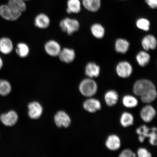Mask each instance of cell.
<instances>
[{
    "mask_svg": "<svg viewBox=\"0 0 157 157\" xmlns=\"http://www.w3.org/2000/svg\"><path fill=\"white\" fill-rule=\"evenodd\" d=\"M134 121V117L132 114L126 112L122 113L120 119L121 126L124 128L132 125Z\"/></svg>",
    "mask_w": 157,
    "mask_h": 157,
    "instance_id": "obj_27",
    "label": "cell"
},
{
    "mask_svg": "<svg viewBox=\"0 0 157 157\" xmlns=\"http://www.w3.org/2000/svg\"><path fill=\"white\" fill-rule=\"evenodd\" d=\"M91 31L92 34L95 38H103L105 36V30L102 25L99 23H95L92 25Z\"/></svg>",
    "mask_w": 157,
    "mask_h": 157,
    "instance_id": "obj_26",
    "label": "cell"
},
{
    "mask_svg": "<svg viewBox=\"0 0 157 157\" xmlns=\"http://www.w3.org/2000/svg\"><path fill=\"white\" fill-rule=\"evenodd\" d=\"M14 49L12 40L7 37L0 39V52L2 54L7 55L11 54Z\"/></svg>",
    "mask_w": 157,
    "mask_h": 157,
    "instance_id": "obj_15",
    "label": "cell"
},
{
    "mask_svg": "<svg viewBox=\"0 0 157 157\" xmlns=\"http://www.w3.org/2000/svg\"><path fill=\"white\" fill-rule=\"evenodd\" d=\"M82 5L87 10L96 13L101 9V0H82Z\"/></svg>",
    "mask_w": 157,
    "mask_h": 157,
    "instance_id": "obj_18",
    "label": "cell"
},
{
    "mask_svg": "<svg viewBox=\"0 0 157 157\" xmlns=\"http://www.w3.org/2000/svg\"><path fill=\"white\" fill-rule=\"evenodd\" d=\"M46 54L52 57H58L62 48L60 43L54 39L47 41L44 46Z\"/></svg>",
    "mask_w": 157,
    "mask_h": 157,
    "instance_id": "obj_6",
    "label": "cell"
},
{
    "mask_svg": "<svg viewBox=\"0 0 157 157\" xmlns=\"http://www.w3.org/2000/svg\"><path fill=\"white\" fill-rule=\"evenodd\" d=\"M28 115L31 119H36L42 115L43 108L41 104L37 101L29 103L28 106Z\"/></svg>",
    "mask_w": 157,
    "mask_h": 157,
    "instance_id": "obj_11",
    "label": "cell"
},
{
    "mask_svg": "<svg viewBox=\"0 0 157 157\" xmlns=\"http://www.w3.org/2000/svg\"><path fill=\"white\" fill-rule=\"evenodd\" d=\"M119 1H126V0H119Z\"/></svg>",
    "mask_w": 157,
    "mask_h": 157,
    "instance_id": "obj_36",
    "label": "cell"
},
{
    "mask_svg": "<svg viewBox=\"0 0 157 157\" xmlns=\"http://www.w3.org/2000/svg\"><path fill=\"white\" fill-rule=\"evenodd\" d=\"M136 155L129 149H125L119 155L120 157H136Z\"/></svg>",
    "mask_w": 157,
    "mask_h": 157,
    "instance_id": "obj_32",
    "label": "cell"
},
{
    "mask_svg": "<svg viewBox=\"0 0 157 157\" xmlns=\"http://www.w3.org/2000/svg\"><path fill=\"white\" fill-rule=\"evenodd\" d=\"M129 43L126 39L119 38L116 41L115 44V50L119 53L124 54L128 51Z\"/></svg>",
    "mask_w": 157,
    "mask_h": 157,
    "instance_id": "obj_23",
    "label": "cell"
},
{
    "mask_svg": "<svg viewBox=\"0 0 157 157\" xmlns=\"http://www.w3.org/2000/svg\"><path fill=\"white\" fill-rule=\"evenodd\" d=\"M105 146L112 151H117L120 148L121 140L117 135L113 134L108 137L105 142Z\"/></svg>",
    "mask_w": 157,
    "mask_h": 157,
    "instance_id": "obj_17",
    "label": "cell"
},
{
    "mask_svg": "<svg viewBox=\"0 0 157 157\" xmlns=\"http://www.w3.org/2000/svg\"><path fill=\"white\" fill-rule=\"evenodd\" d=\"M59 27L63 32L68 35H71L79 30L80 25L78 20L66 17L61 20Z\"/></svg>",
    "mask_w": 157,
    "mask_h": 157,
    "instance_id": "obj_4",
    "label": "cell"
},
{
    "mask_svg": "<svg viewBox=\"0 0 157 157\" xmlns=\"http://www.w3.org/2000/svg\"><path fill=\"white\" fill-rule=\"evenodd\" d=\"M141 44L145 51L154 50L157 47L156 39L154 35L151 34L147 35L143 37Z\"/></svg>",
    "mask_w": 157,
    "mask_h": 157,
    "instance_id": "obj_16",
    "label": "cell"
},
{
    "mask_svg": "<svg viewBox=\"0 0 157 157\" xmlns=\"http://www.w3.org/2000/svg\"><path fill=\"white\" fill-rule=\"evenodd\" d=\"M101 68L100 66L94 62H89L85 68L86 75L90 78H97L100 75Z\"/></svg>",
    "mask_w": 157,
    "mask_h": 157,
    "instance_id": "obj_19",
    "label": "cell"
},
{
    "mask_svg": "<svg viewBox=\"0 0 157 157\" xmlns=\"http://www.w3.org/2000/svg\"><path fill=\"white\" fill-rule=\"evenodd\" d=\"M117 75L119 77L127 78L131 76L133 71L132 65L129 63L123 61L119 63L116 68Z\"/></svg>",
    "mask_w": 157,
    "mask_h": 157,
    "instance_id": "obj_7",
    "label": "cell"
},
{
    "mask_svg": "<svg viewBox=\"0 0 157 157\" xmlns=\"http://www.w3.org/2000/svg\"><path fill=\"white\" fill-rule=\"evenodd\" d=\"M105 100L106 105L109 107H113L116 105L119 99V95L114 90L107 91L105 94Z\"/></svg>",
    "mask_w": 157,
    "mask_h": 157,
    "instance_id": "obj_22",
    "label": "cell"
},
{
    "mask_svg": "<svg viewBox=\"0 0 157 157\" xmlns=\"http://www.w3.org/2000/svg\"><path fill=\"white\" fill-rule=\"evenodd\" d=\"M136 132L138 135V140L143 143L147 138H149V142L153 146L157 145V129L155 127L149 128L146 125H143L137 128Z\"/></svg>",
    "mask_w": 157,
    "mask_h": 157,
    "instance_id": "obj_2",
    "label": "cell"
},
{
    "mask_svg": "<svg viewBox=\"0 0 157 157\" xmlns=\"http://www.w3.org/2000/svg\"><path fill=\"white\" fill-rule=\"evenodd\" d=\"M136 25L139 29L147 31L150 30V23L148 19L142 17L137 20Z\"/></svg>",
    "mask_w": 157,
    "mask_h": 157,
    "instance_id": "obj_30",
    "label": "cell"
},
{
    "mask_svg": "<svg viewBox=\"0 0 157 157\" xmlns=\"http://www.w3.org/2000/svg\"><path fill=\"white\" fill-rule=\"evenodd\" d=\"M18 119V115L15 111L13 110L3 113L0 117V120L1 122L8 127L13 126L17 123Z\"/></svg>",
    "mask_w": 157,
    "mask_h": 157,
    "instance_id": "obj_9",
    "label": "cell"
},
{
    "mask_svg": "<svg viewBox=\"0 0 157 157\" xmlns=\"http://www.w3.org/2000/svg\"><path fill=\"white\" fill-rule=\"evenodd\" d=\"M22 1H29V0H22Z\"/></svg>",
    "mask_w": 157,
    "mask_h": 157,
    "instance_id": "obj_35",
    "label": "cell"
},
{
    "mask_svg": "<svg viewBox=\"0 0 157 157\" xmlns=\"http://www.w3.org/2000/svg\"><path fill=\"white\" fill-rule=\"evenodd\" d=\"M137 155L139 157H151L152 154L146 148H140L137 151Z\"/></svg>",
    "mask_w": 157,
    "mask_h": 157,
    "instance_id": "obj_31",
    "label": "cell"
},
{
    "mask_svg": "<svg viewBox=\"0 0 157 157\" xmlns=\"http://www.w3.org/2000/svg\"><path fill=\"white\" fill-rule=\"evenodd\" d=\"M133 90L135 95L140 97L143 103L152 102L157 97L155 86L152 82L148 79L137 80L133 85Z\"/></svg>",
    "mask_w": 157,
    "mask_h": 157,
    "instance_id": "obj_1",
    "label": "cell"
},
{
    "mask_svg": "<svg viewBox=\"0 0 157 157\" xmlns=\"http://www.w3.org/2000/svg\"><path fill=\"white\" fill-rule=\"evenodd\" d=\"M76 56L75 51L73 48H62L58 57L61 62L69 64L74 61Z\"/></svg>",
    "mask_w": 157,
    "mask_h": 157,
    "instance_id": "obj_8",
    "label": "cell"
},
{
    "mask_svg": "<svg viewBox=\"0 0 157 157\" xmlns=\"http://www.w3.org/2000/svg\"><path fill=\"white\" fill-rule=\"evenodd\" d=\"M83 107L88 112L93 113L101 110V105L99 100L94 98H90L84 102Z\"/></svg>",
    "mask_w": 157,
    "mask_h": 157,
    "instance_id": "obj_14",
    "label": "cell"
},
{
    "mask_svg": "<svg viewBox=\"0 0 157 157\" xmlns=\"http://www.w3.org/2000/svg\"><path fill=\"white\" fill-rule=\"evenodd\" d=\"M22 14V13L14 10L7 4L0 6V16L5 20L16 21L20 18Z\"/></svg>",
    "mask_w": 157,
    "mask_h": 157,
    "instance_id": "obj_5",
    "label": "cell"
},
{
    "mask_svg": "<svg viewBox=\"0 0 157 157\" xmlns=\"http://www.w3.org/2000/svg\"><path fill=\"white\" fill-rule=\"evenodd\" d=\"M30 51L29 45L25 42H19L16 46V53L17 56L21 58H27L30 53Z\"/></svg>",
    "mask_w": 157,
    "mask_h": 157,
    "instance_id": "obj_21",
    "label": "cell"
},
{
    "mask_svg": "<svg viewBox=\"0 0 157 157\" xmlns=\"http://www.w3.org/2000/svg\"><path fill=\"white\" fill-rule=\"evenodd\" d=\"M54 120L55 123L59 127H68L71 123L70 117L65 112L61 111L58 112L55 115Z\"/></svg>",
    "mask_w": 157,
    "mask_h": 157,
    "instance_id": "obj_10",
    "label": "cell"
},
{
    "mask_svg": "<svg viewBox=\"0 0 157 157\" xmlns=\"http://www.w3.org/2000/svg\"><path fill=\"white\" fill-rule=\"evenodd\" d=\"M7 4L14 10L22 13L27 9L26 4L22 0H9Z\"/></svg>",
    "mask_w": 157,
    "mask_h": 157,
    "instance_id": "obj_24",
    "label": "cell"
},
{
    "mask_svg": "<svg viewBox=\"0 0 157 157\" xmlns=\"http://www.w3.org/2000/svg\"><path fill=\"white\" fill-rule=\"evenodd\" d=\"M12 90L11 84L7 80H0V95L6 96L11 93Z\"/></svg>",
    "mask_w": 157,
    "mask_h": 157,
    "instance_id": "obj_29",
    "label": "cell"
},
{
    "mask_svg": "<svg viewBox=\"0 0 157 157\" xmlns=\"http://www.w3.org/2000/svg\"><path fill=\"white\" fill-rule=\"evenodd\" d=\"M136 60L137 63L142 67H144L148 65L150 62V55L146 51H141L136 56Z\"/></svg>",
    "mask_w": 157,
    "mask_h": 157,
    "instance_id": "obj_25",
    "label": "cell"
},
{
    "mask_svg": "<svg viewBox=\"0 0 157 157\" xmlns=\"http://www.w3.org/2000/svg\"><path fill=\"white\" fill-rule=\"evenodd\" d=\"M34 24L37 28L46 29L50 26L51 20L48 15L44 13H41L35 17Z\"/></svg>",
    "mask_w": 157,
    "mask_h": 157,
    "instance_id": "obj_12",
    "label": "cell"
},
{
    "mask_svg": "<svg viewBox=\"0 0 157 157\" xmlns=\"http://www.w3.org/2000/svg\"><path fill=\"white\" fill-rule=\"evenodd\" d=\"M156 114L155 109L150 105L143 107L140 112L141 119L146 123H150L151 121L156 117Z\"/></svg>",
    "mask_w": 157,
    "mask_h": 157,
    "instance_id": "obj_13",
    "label": "cell"
},
{
    "mask_svg": "<svg viewBox=\"0 0 157 157\" xmlns=\"http://www.w3.org/2000/svg\"><path fill=\"white\" fill-rule=\"evenodd\" d=\"M3 66V61L2 59L0 57V70L2 69Z\"/></svg>",
    "mask_w": 157,
    "mask_h": 157,
    "instance_id": "obj_34",
    "label": "cell"
},
{
    "mask_svg": "<svg viewBox=\"0 0 157 157\" xmlns=\"http://www.w3.org/2000/svg\"><path fill=\"white\" fill-rule=\"evenodd\" d=\"M78 89L80 93L84 97H91L97 93L98 85L92 78H86L80 82Z\"/></svg>",
    "mask_w": 157,
    "mask_h": 157,
    "instance_id": "obj_3",
    "label": "cell"
},
{
    "mask_svg": "<svg viewBox=\"0 0 157 157\" xmlns=\"http://www.w3.org/2000/svg\"><path fill=\"white\" fill-rule=\"evenodd\" d=\"M122 103L127 108L136 107L138 105V101L136 98L132 95H125L123 98Z\"/></svg>",
    "mask_w": 157,
    "mask_h": 157,
    "instance_id": "obj_28",
    "label": "cell"
},
{
    "mask_svg": "<svg viewBox=\"0 0 157 157\" xmlns=\"http://www.w3.org/2000/svg\"><path fill=\"white\" fill-rule=\"evenodd\" d=\"M147 5L152 9H156L157 7V0H144Z\"/></svg>",
    "mask_w": 157,
    "mask_h": 157,
    "instance_id": "obj_33",
    "label": "cell"
},
{
    "mask_svg": "<svg viewBox=\"0 0 157 157\" xmlns=\"http://www.w3.org/2000/svg\"><path fill=\"white\" fill-rule=\"evenodd\" d=\"M66 12L68 14H77L82 9V2L80 0H68L67 2Z\"/></svg>",
    "mask_w": 157,
    "mask_h": 157,
    "instance_id": "obj_20",
    "label": "cell"
}]
</instances>
